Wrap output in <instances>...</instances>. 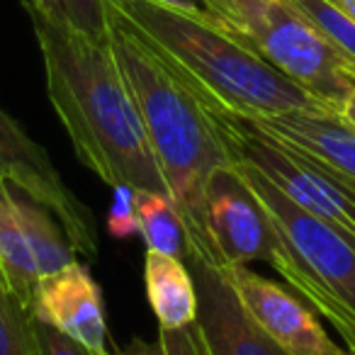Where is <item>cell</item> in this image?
Instances as JSON below:
<instances>
[{
  "label": "cell",
  "mask_w": 355,
  "mask_h": 355,
  "mask_svg": "<svg viewBox=\"0 0 355 355\" xmlns=\"http://www.w3.org/2000/svg\"><path fill=\"white\" fill-rule=\"evenodd\" d=\"M32 331H35L40 355H93L85 345H80L78 340L61 334L59 329L44 324V321L35 319V316H32Z\"/></svg>",
  "instance_id": "ffe728a7"
},
{
  "label": "cell",
  "mask_w": 355,
  "mask_h": 355,
  "mask_svg": "<svg viewBox=\"0 0 355 355\" xmlns=\"http://www.w3.org/2000/svg\"><path fill=\"white\" fill-rule=\"evenodd\" d=\"M44 61L46 93L76 156L110 188L166 193L137 103L107 40L78 30L64 12L25 0Z\"/></svg>",
  "instance_id": "6da1fadb"
},
{
  "label": "cell",
  "mask_w": 355,
  "mask_h": 355,
  "mask_svg": "<svg viewBox=\"0 0 355 355\" xmlns=\"http://www.w3.org/2000/svg\"><path fill=\"white\" fill-rule=\"evenodd\" d=\"M64 17L76 25L78 30L107 40V20H105V6L103 0H61Z\"/></svg>",
  "instance_id": "d6986e66"
},
{
  "label": "cell",
  "mask_w": 355,
  "mask_h": 355,
  "mask_svg": "<svg viewBox=\"0 0 355 355\" xmlns=\"http://www.w3.org/2000/svg\"><path fill=\"white\" fill-rule=\"evenodd\" d=\"M229 158L248 163L306 212L355 241V183L234 114L212 112Z\"/></svg>",
  "instance_id": "8992f818"
},
{
  "label": "cell",
  "mask_w": 355,
  "mask_h": 355,
  "mask_svg": "<svg viewBox=\"0 0 355 355\" xmlns=\"http://www.w3.org/2000/svg\"><path fill=\"white\" fill-rule=\"evenodd\" d=\"M151 3L173 8V10L193 12V15H205V0H151Z\"/></svg>",
  "instance_id": "cb8c5ba5"
},
{
  "label": "cell",
  "mask_w": 355,
  "mask_h": 355,
  "mask_svg": "<svg viewBox=\"0 0 355 355\" xmlns=\"http://www.w3.org/2000/svg\"><path fill=\"white\" fill-rule=\"evenodd\" d=\"M158 340H161L166 355H207L198 321L183 326V329H161Z\"/></svg>",
  "instance_id": "44dd1931"
},
{
  "label": "cell",
  "mask_w": 355,
  "mask_h": 355,
  "mask_svg": "<svg viewBox=\"0 0 355 355\" xmlns=\"http://www.w3.org/2000/svg\"><path fill=\"white\" fill-rule=\"evenodd\" d=\"M205 17L336 112L355 95V69L287 0H205Z\"/></svg>",
  "instance_id": "5b68a950"
},
{
  "label": "cell",
  "mask_w": 355,
  "mask_h": 355,
  "mask_svg": "<svg viewBox=\"0 0 355 355\" xmlns=\"http://www.w3.org/2000/svg\"><path fill=\"white\" fill-rule=\"evenodd\" d=\"M144 282L161 329H183L198 321V290L188 263L146 248Z\"/></svg>",
  "instance_id": "4fadbf2b"
},
{
  "label": "cell",
  "mask_w": 355,
  "mask_h": 355,
  "mask_svg": "<svg viewBox=\"0 0 355 355\" xmlns=\"http://www.w3.org/2000/svg\"><path fill=\"white\" fill-rule=\"evenodd\" d=\"M202 219L219 268L266 263L275 272L287 261L275 222L234 163L209 175L202 198Z\"/></svg>",
  "instance_id": "52a82bcc"
},
{
  "label": "cell",
  "mask_w": 355,
  "mask_h": 355,
  "mask_svg": "<svg viewBox=\"0 0 355 355\" xmlns=\"http://www.w3.org/2000/svg\"><path fill=\"white\" fill-rule=\"evenodd\" d=\"M0 355H40L32 311L8 290H0Z\"/></svg>",
  "instance_id": "ac0fdd59"
},
{
  "label": "cell",
  "mask_w": 355,
  "mask_h": 355,
  "mask_svg": "<svg viewBox=\"0 0 355 355\" xmlns=\"http://www.w3.org/2000/svg\"><path fill=\"white\" fill-rule=\"evenodd\" d=\"M241 119L355 183V127L340 112H285Z\"/></svg>",
  "instance_id": "7c38bea8"
},
{
  "label": "cell",
  "mask_w": 355,
  "mask_h": 355,
  "mask_svg": "<svg viewBox=\"0 0 355 355\" xmlns=\"http://www.w3.org/2000/svg\"><path fill=\"white\" fill-rule=\"evenodd\" d=\"M107 229L112 236L124 239L137 229V212H134V190L114 188V202L107 217Z\"/></svg>",
  "instance_id": "7402d4cb"
},
{
  "label": "cell",
  "mask_w": 355,
  "mask_h": 355,
  "mask_svg": "<svg viewBox=\"0 0 355 355\" xmlns=\"http://www.w3.org/2000/svg\"><path fill=\"white\" fill-rule=\"evenodd\" d=\"M0 275L10 295L30 309L40 272L17 214L15 193L6 178H0Z\"/></svg>",
  "instance_id": "5bb4252c"
},
{
  "label": "cell",
  "mask_w": 355,
  "mask_h": 355,
  "mask_svg": "<svg viewBox=\"0 0 355 355\" xmlns=\"http://www.w3.org/2000/svg\"><path fill=\"white\" fill-rule=\"evenodd\" d=\"M103 6L110 49L137 103L168 195L183 214L193 253L217 266L202 219V198L209 175L232 163L217 119L212 110L200 103L198 95L158 59L124 12L107 0H103Z\"/></svg>",
  "instance_id": "7a4b0ae2"
},
{
  "label": "cell",
  "mask_w": 355,
  "mask_h": 355,
  "mask_svg": "<svg viewBox=\"0 0 355 355\" xmlns=\"http://www.w3.org/2000/svg\"><path fill=\"white\" fill-rule=\"evenodd\" d=\"M0 290H8V287H6V280H3V275H0ZM8 292H10V290H8Z\"/></svg>",
  "instance_id": "83f0119b"
},
{
  "label": "cell",
  "mask_w": 355,
  "mask_h": 355,
  "mask_svg": "<svg viewBox=\"0 0 355 355\" xmlns=\"http://www.w3.org/2000/svg\"><path fill=\"white\" fill-rule=\"evenodd\" d=\"M110 355H166V350H163L161 340H153V343H146V340H134L129 348L124 350H112Z\"/></svg>",
  "instance_id": "603a6c76"
},
{
  "label": "cell",
  "mask_w": 355,
  "mask_h": 355,
  "mask_svg": "<svg viewBox=\"0 0 355 355\" xmlns=\"http://www.w3.org/2000/svg\"><path fill=\"white\" fill-rule=\"evenodd\" d=\"M12 193H15L17 214H20L22 229H25V236L27 243H30V251L32 258H35L40 277L51 275V272L73 263L76 251L69 243V239H66L54 212L49 207H44L42 202H37L35 198L25 195L22 190L12 188Z\"/></svg>",
  "instance_id": "9a60e30c"
},
{
  "label": "cell",
  "mask_w": 355,
  "mask_h": 355,
  "mask_svg": "<svg viewBox=\"0 0 355 355\" xmlns=\"http://www.w3.org/2000/svg\"><path fill=\"white\" fill-rule=\"evenodd\" d=\"M232 163L243 173L285 243L287 261L277 275L338 331L355 355V241L300 207L248 163L236 158Z\"/></svg>",
  "instance_id": "277c9868"
},
{
  "label": "cell",
  "mask_w": 355,
  "mask_h": 355,
  "mask_svg": "<svg viewBox=\"0 0 355 355\" xmlns=\"http://www.w3.org/2000/svg\"><path fill=\"white\" fill-rule=\"evenodd\" d=\"M340 114H343V117L348 119V122H350V124H353V127H355V95H353V98L348 100V103L343 105V110H340Z\"/></svg>",
  "instance_id": "4316f807"
},
{
  "label": "cell",
  "mask_w": 355,
  "mask_h": 355,
  "mask_svg": "<svg viewBox=\"0 0 355 355\" xmlns=\"http://www.w3.org/2000/svg\"><path fill=\"white\" fill-rule=\"evenodd\" d=\"M334 3L350 17V20L355 22V0H334Z\"/></svg>",
  "instance_id": "484cf974"
},
{
  "label": "cell",
  "mask_w": 355,
  "mask_h": 355,
  "mask_svg": "<svg viewBox=\"0 0 355 355\" xmlns=\"http://www.w3.org/2000/svg\"><path fill=\"white\" fill-rule=\"evenodd\" d=\"M32 6L40 8V10L44 12H64V8H61V0H30Z\"/></svg>",
  "instance_id": "d4e9b609"
},
{
  "label": "cell",
  "mask_w": 355,
  "mask_h": 355,
  "mask_svg": "<svg viewBox=\"0 0 355 355\" xmlns=\"http://www.w3.org/2000/svg\"><path fill=\"white\" fill-rule=\"evenodd\" d=\"M185 263L198 290V326L207 355H287L253 324L222 268L195 253Z\"/></svg>",
  "instance_id": "30bf717a"
},
{
  "label": "cell",
  "mask_w": 355,
  "mask_h": 355,
  "mask_svg": "<svg viewBox=\"0 0 355 355\" xmlns=\"http://www.w3.org/2000/svg\"><path fill=\"white\" fill-rule=\"evenodd\" d=\"M287 3L300 10L355 69V22L334 0H287Z\"/></svg>",
  "instance_id": "e0dca14e"
},
{
  "label": "cell",
  "mask_w": 355,
  "mask_h": 355,
  "mask_svg": "<svg viewBox=\"0 0 355 355\" xmlns=\"http://www.w3.org/2000/svg\"><path fill=\"white\" fill-rule=\"evenodd\" d=\"M134 212H137V229L141 232L148 251L180 258L183 263L188 261L193 253L190 234L171 195L139 190L134 193Z\"/></svg>",
  "instance_id": "2e32d148"
},
{
  "label": "cell",
  "mask_w": 355,
  "mask_h": 355,
  "mask_svg": "<svg viewBox=\"0 0 355 355\" xmlns=\"http://www.w3.org/2000/svg\"><path fill=\"white\" fill-rule=\"evenodd\" d=\"M0 178L54 212L76 253L98 256L93 212L76 198L51 163L49 153L0 107Z\"/></svg>",
  "instance_id": "ba28073f"
},
{
  "label": "cell",
  "mask_w": 355,
  "mask_h": 355,
  "mask_svg": "<svg viewBox=\"0 0 355 355\" xmlns=\"http://www.w3.org/2000/svg\"><path fill=\"white\" fill-rule=\"evenodd\" d=\"M222 272L253 324L287 355H353L340 348L314 311L282 285L258 275L248 266L222 268Z\"/></svg>",
  "instance_id": "9c48e42d"
},
{
  "label": "cell",
  "mask_w": 355,
  "mask_h": 355,
  "mask_svg": "<svg viewBox=\"0 0 355 355\" xmlns=\"http://www.w3.org/2000/svg\"><path fill=\"white\" fill-rule=\"evenodd\" d=\"M107 3L129 17L158 59L212 112L234 117L336 112L205 15L173 10L151 0Z\"/></svg>",
  "instance_id": "3957f363"
},
{
  "label": "cell",
  "mask_w": 355,
  "mask_h": 355,
  "mask_svg": "<svg viewBox=\"0 0 355 355\" xmlns=\"http://www.w3.org/2000/svg\"><path fill=\"white\" fill-rule=\"evenodd\" d=\"M32 316L71 336L93 355H110L103 292L83 263L73 261L37 280Z\"/></svg>",
  "instance_id": "8fae6325"
}]
</instances>
